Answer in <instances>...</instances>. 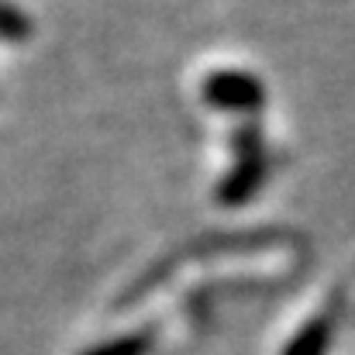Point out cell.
<instances>
[{
	"mask_svg": "<svg viewBox=\"0 0 355 355\" xmlns=\"http://www.w3.org/2000/svg\"><path fill=\"white\" fill-rule=\"evenodd\" d=\"M207 101L232 111H252L262 104V83L248 73H214L204 87Z\"/></svg>",
	"mask_w": 355,
	"mask_h": 355,
	"instance_id": "6da1fadb",
	"label": "cell"
},
{
	"mask_svg": "<svg viewBox=\"0 0 355 355\" xmlns=\"http://www.w3.org/2000/svg\"><path fill=\"white\" fill-rule=\"evenodd\" d=\"M328 345H331V314H321L297 331V338L286 345L283 355H324Z\"/></svg>",
	"mask_w": 355,
	"mask_h": 355,
	"instance_id": "7a4b0ae2",
	"label": "cell"
},
{
	"mask_svg": "<svg viewBox=\"0 0 355 355\" xmlns=\"http://www.w3.org/2000/svg\"><path fill=\"white\" fill-rule=\"evenodd\" d=\"M262 173H266V162H262V155H259V152H252L248 159H241L238 176L225 187V197H232V204H238L241 197H248V193L262 183Z\"/></svg>",
	"mask_w": 355,
	"mask_h": 355,
	"instance_id": "3957f363",
	"label": "cell"
}]
</instances>
